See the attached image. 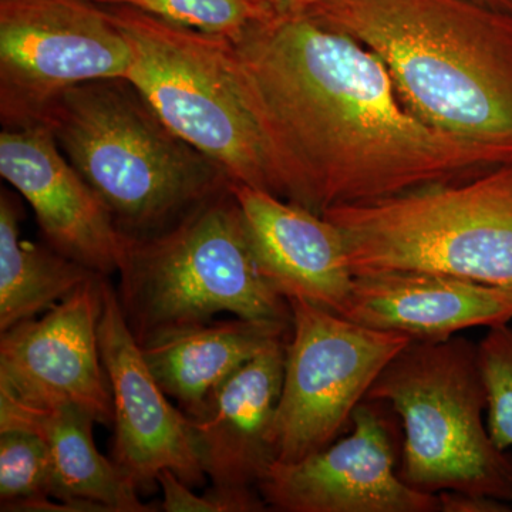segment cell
Returning <instances> with one entry per match:
<instances>
[{
  "label": "cell",
  "mask_w": 512,
  "mask_h": 512,
  "mask_svg": "<svg viewBox=\"0 0 512 512\" xmlns=\"http://www.w3.org/2000/svg\"><path fill=\"white\" fill-rule=\"evenodd\" d=\"M104 8L130 43L126 80L161 120L220 165L231 183L278 197L274 163L234 45L127 6Z\"/></svg>",
  "instance_id": "7"
},
{
  "label": "cell",
  "mask_w": 512,
  "mask_h": 512,
  "mask_svg": "<svg viewBox=\"0 0 512 512\" xmlns=\"http://www.w3.org/2000/svg\"><path fill=\"white\" fill-rule=\"evenodd\" d=\"M232 45L282 200L323 215L507 163L424 123L375 53L309 16H278Z\"/></svg>",
  "instance_id": "1"
},
{
  "label": "cell",
  "mask_w": 512,
  "mask_h": 512,
  "mask_svg": "<svg viewBox=\"0 0 512 512\" xmlns=\"http://www.w3.org/2000/svg\"><path fill=\"white\" fill-rule=\"evenodd\" d=\"M163 490L161 510L167 512H225L224 505L215 495L207 491L204 495L194 493V488L184 483L174 471L163 470L157 477Z\"/></svg>",
  "instance_id": "23"
},
{
  "label": "cell",
  "mask_w": 512,
  "mask_h": 512,
  "mask_svg": "<svg viewBox=\"0 0 512 512\" xmlns=\"http://www.w3.org/2000/svg\"><path fill=\"white\" fill-rule=\"evenodd\" d=\"M375 53L407 109L512 161V16L468 0H320L299 13Z\"/></svg>",
  "instance_id": "2"
},
{
  "label": "cell",
  "mask_w": 512,
  "mask_h": 512,
  "mask_svg": "<svg viewBox=\"0 0 512 512\" xmlns=\"http://www.w3.org/2000/svg\"><path fill=\"white\" fill-rule=\"evenodd\" d=\"M343 318L416 340L447 339L461 330L512 320V289L433 272L355 276Z\"/></svg>",
  "instance_id": "16"
},
{
  "label": "cell",
  "mask_w": 512,
  "mask_h": 512,
  "mask_svg": "<svg viewBox=\"0 0 512 512\" xmlns=\"http://www.w3.org/2000/svg\"><path fill=\"white\" fill-rule=\"evenodd\" d=\"M291 336L276 409V461H298L338 439L377 377L412 338L289 299Z\"/></svg>",
  "instance_id": "8"
},
{
  "label": "cell",
  "mask_w": 512,
  "mask_h": 512,
  "mask_svg": "<svg viewBox=\"0 0 512 512\" xmlns=\"http://www.w3.org/2000/svg\"><path fill=\"white\" fill-rule=\"evenodd\" d=\"M99 346L113 396L111 460L138 491L157 483L163 470L174 471L191 488L201 487L207 476L195 453L190 417L171 404L151 373L109 279L104 286Z\"/></svg>",
  "instance_id": "12"
},
{
  "label": "cell",
  "mask_w": 512,
  "mask_h": 512,
  "mask_svg": "<svg viewBox=\"0 0 512 512\" xmlns=\"http://www.w3.org/2000/svg\"><path fill=\"white\" fill-rule=\"evenodd\" d=\"M259 271L285 299L340 313L353 276L342 232L323 215L245 184H229Z\"/></svg>",
  "instance_id": "15"
},
{
  "label": "cell",
  "mask_w": 512,
  "mask_h": 512,
  "mask_svg": "<svg viewBox=\"0 0 512 512\" xmlns=\"http://www.w3.org/2000/svg\"><path fill=\"white\" fill-rule=\"evenodd\" d=\"M276 8L281 15H299L306 12L320 0H274Z\"/></svg>",
  "instance_id": "25"
},
{
  "label": "cell",
  "mask_w": 512,
  "mask_h": 512,
  "mask_svg": "<svg viewBox=\"0 0 512 512\" xmlns=\"http://www.w3.org/2000/svg\"><path fill=\"white\" fill-rule=\"evenodd\" d=\"M89 413L73 406L37 407L0 396V430L32 431L45 441L66 503L74 512H150L120 468L97 450Z\"/></svg>",
  "instance_id": "18"
},
{
  "label": "cell",
  "mask_w": 512,
  "mask_h": 512,
  "mask_svg": "<svg viewBox=\"0 0 512 512\" xmlns=\"http://www.w3.org/2000/svg\"><path fill=\"white\" fill-rule=\"evenodd\" d=\"M275 343L229 377L198 416L192 441L210 493L225 512L265 511L259 483L276 461L274 423L284 383L286 343Z\"/></svg>",
  "instance_id": "13"
},
{
  "label": "cell",
  "mask_w": 512,
  "mask_h": 512,
  "mask_svg": "<svg viewBox=\"0 0 512 512\" xmlns=\"http://www.w3.org/2000/svg\"><path fill=\"white\" fill-rule=\"evenodd\" d=\"M0 174L29 202L50 248L96 274H119L128 238L49 127L3 128Z\"/></svg>",
  "instance_id": "14"
},
{
  "label": "cell",
  "mask_w": 512,
  "mask_h": 512,
  "mask_svg": "<svg viewBox=\"0 0 512 512\" xmlns=\"http://www.w3.org/2000/svg\"><path fill=\"white\" fill-rule=\"evenodd\" d=\"M97 275L40 319L0 338V396L37 407L73 406L113 426V396L101 362L104 286Z\"/></svg>",
  "instance_id": "10"
},
{
  "label": "cell",
  "mask_w": 512,
  "mask_h": 512,
  "mask_svg": "<svg viewBox=\"0 0 512 512\" xmlns=\"http://www.w3.org/2000/svg\"><path fill=\"white\" fill-rule=\"evenodd\" d=\"M366 402L390 404L402 420L404 483L423 493L512 501V456L488 431L478 343L457 335L413 339L384 367Z\"/></svg>",
  "instance_id": "6"
},
{
  "label": "cell",
  "mask_w": 512,
  "mask_h": 512,
  "mask_svg": "<svg viewBox=\"0 0 512 512\" xmlns=\"http://www.w3.org/2000/svg\"><path fill=\"white\" fill-rule=\"evenodd\" d=\"M131 47L109 10L93 0H0L3 128L42 124L63 93L127 79Z\"/></svg>",
  "instance_id": "9"
},
{
  "label": "cell",
  "mask_w": 512,
  "mask_h": 512,
  "mask_svg": "<svg viewBox=\"0 0 512 512\" xmlns=\"http://www.w3.org/2000/svg\"><path fill=\"white\" fill-rule=\"evenodd\" d=\"M119 275L117 298L140 346L218 313L292 326L291 305L259 271L229 187L160 234L128 238Z\"/></svg>",
  "instance_id": "4"
},
{
  "label": "cell",
  "mask_w": 512,
  "mask_h": 512,
  "mask_svg": "<svg viewBox=\"0 0 512 512\" xmlns=\"http://www.w3.org/2000/svg\"><path fill=\"white\" fill-rule=\"evenodd\" d=\"M0 510L74 511L64 500L49 448L32 431L0 430Z\"/></svg>",
  "instance_id": "20"
},
{
  "label": "cell",
  "mask_w": 512,
  "mask_h": 512,
  "mask_svg": "<svg viewBox=\"0 0 512 512\" xmlns=\"http://www.w3.org/2000/svg\"><path fill=\"white\" fill-rule=\"evenodd\" d=\"M103 6H127L147 15L238 43L249 32L281 16L274 0H93Z\"/></svg>",
  "instance_id": "21"
},
{
  "label": "cell",
  "mask_w": 512,
  "mask_h": 512,
  "mask_svg": "<svg viewBox=\"0 0 512 512\" xmlns=\"http://www.w3.org/2000/svg\"><path fill=\"white\" fill-rule=\"evenodd\" d=\"M389 424L370 402L357 406L352 431L298 461H275L259 483L282 512H437L439 495L404 483Z\"/></svg>",
  "instance_id": "11"
},
{
  "label": "cell",
  "mask_w": 512,
  "mask_h": 512,
  "mask_svg": "<svg viewBox=\"0 0 512 512\" xmlns=\"http://www.w3.org/2000/svg\"><path fill=\"white\" fill-rule=\"evenodd\" d=\"M42 124L127 238L160 234L231 184L126 79L67 90Z\"/></svg>",
  "instance_id": "3"
},
{
  "label": "cell",
  "mask_w": 512,
  "mask_h": 512,
  "mask_svg": "<svg viewBox=\"0 0 512 512\" xmlns=\"http://www.w3.org/2000/svg\"><path fill=\"white\" fill-rule=\"evenodd\" d=\"M291 328L237 316L212 319L158 336L141 346V352L167 396L195 417L242 366L289 339Z\"/></svg>",
  "instance_id": "17"
},
{
  "label": "cell",
  "mask_w": 512,
  "mask_h": 512,
  "mask_svg": "<svg viewBox=\"0 0 512 512\" xmlns=\"http://www.w3.org/2000/svg\"><path fill=\"white\" fill-rule=\"evenodd\" d=\"M487 387V427L500 450L512 448V328L508 323L488 328L478 343Z\"/></svg>",
  "instance_id": "22"
},
{
  "label": "cell",
  "mask_w": 512,
  "mask_h": 512,
  "mask_svg": "<svg viewBox=\"0 0 512 512\" xmlns=\"http://www.w3.org/2000/svg\"><path fill=\"white\" fill-rule=\"evenodd\" d=\"M18 201L0 197V332L33 319L100 275L53 248L20 237Z\"/></svg>",
  "instance_id": "19"
},
{
  "label": "cell",
  "mask_w": 512,
  "mask_h": 512,
  "mask_svg": "<svg viewBox=\"0 0 512 512\" xmlns=\"http://www.w3.org/2000/svg\"><path fill=\"white\" fill-rule=\"evenodd\" d=\"M323 217L342 232L353 276L433 272L512 289V161Z\"/></svg>",
  "instance_id": "5"
},
{
  "label": "cell",
  "mask_w": 512,
  "mask_h": 512,
  "mask_svg": "<svg viewBox=\"0 0 512 512\" xmlns=\"http://www.w3.org/2000/svg\"><path fill=\"white\" fill-rule=\"evenodd\" d=\"M441 512H508L512 511L508 503L494 498L460 493V491H440Z\"/></svg>",
  "instance_id": "24"
},
{
  "label": "cell",
  "mask_w": 512,
  "mask_h": 512,
  "mask_svg": "<svg viewBox=\"0 0 512 512\" xmlns=\"http://www.w3.org/2000/svg\"><path fill=\"white\" fill-rule=\"evenodd\" d=\"M468 2L512 16V0H468Z\"/></svg>",
  "instance_id": "26"
}]
</instances>
